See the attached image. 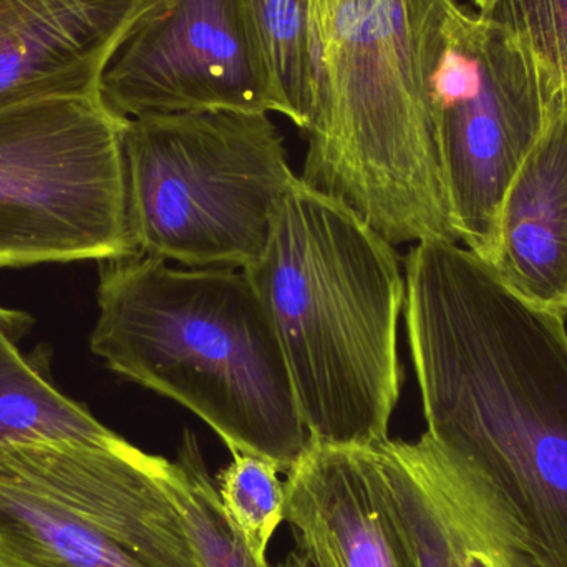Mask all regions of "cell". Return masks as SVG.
Masks as SVG:
<instances>
[{"instance_id":"277c9868","label":"cell","mask_w":567,"mask_h":567,"mask_svg":"<svg viewBox=\"0 0 567 567\" xmlns=\"http://www.w3.org/2000/svg\"><path fill=\"white\" fill-rule=\"evenodd\" d=\"M92 352L208 423L229 452L289 472L310 443L268 309L235 269L103 261Z\"/></svg>"},{"instance_id":"3957f363","label":"cell","mask_w":567,"mask_h":567,"mask_svg":"<svg viewBox=\"0 0 567 567\" xmlns=\"http://www.w3.org/2000/svg\"><path fill=\"white\" fill-rule=\"evenodd\" d=\"M243 271L278 333L310 442L390 439L403 379L396 329L406 300L393 245L297 178L268 248Z\"/></svg>"},{"instance_id":"7a4b0ae2","label":"cell","mask_w":567,"mask_h":567,"mask_svg":"<svg viewBox=\"0 0 567 567\" xmlns=\"http://www.w3.org/2000/svg\"><path fill=\"white\" fill-rule=\"evenodd\" d=\"M456 3L313 0L319 96L299 179L393 246L460 243L435 109Z\"/></svg>"},{"instance_id":"ffe728a7","label":"cell","mask_w":567,"mask_h":567,"mask_svg":"<svg viewBox=\"0 0 567 567\" xmlns=\"http://www.w3.org/2000/svg\"><path fill=\"white\" fill-rule=\"evenodd\" d=\"M0 567H2V566H0Z\"/></svg>"},{"instance_id":"6da1fadb","label":"cell","mask_w":567,"mask_h":567,"mask_svg":"<svg viewBox=\"0 0 567 567\" xmlns=\"http://www.w3.org/2000/svg\"><path fill=\"white\" fill-rule=\"evenodd\" d=\"M405 284L426 433L505 499L545 567H567L565 317L458 243L416 246Z\"/></svg>"},{"instance_id":"d6986e66","label":"cell","mask_w":567,"mask_h":567,"mask_svg":"<svg viewBox=\"0 0 567 567\" xmlns=\"http://www.w3.org/2000/svg\"><path fill=\"white\" fill-rule=\"evenodd\" d=\"M278 567H309L306 559L299 551H290L284 561L279 563Z\"/></svg>"},{"instance_id":"e0dca14e","label":"cell","mask_w":567,"mask_h":567,"mask_svg":"<svg viewBox=\"0 0 567 567\" xmlns=\"http://www.w3.org/2000/svg\"><path fill=\"white\" fill-rule=\"evenodd\" d=\"M231 455L216 485L223 509L249 555L259 566L268 567L269 543L284 522L286 483L275 463L249 453Z\"/></svg>"},{"instance_id":"4fadbf2b","label":"cell","mask_w":567,"mask_h":567,"mask_svg":"<svg viewBox=\"0 0 567 567\" xmlns=\"http://www.w3.org/2000/svg\"><path fill=\"white\" fill-rule=\"evenodd\" d=\"M523 299L567 319V95L506 188L485 259Z\"/></svg>"},{"instance_id":"ac0fdd59","label":"cell","mask_w":567,"mask_h":567,"mask_svg":"<svg viewBox=\"0 0 567 567\" xmlns=\"http://www.w3.org/2000/svg\"><path fill=\"white\" fill-rule=\"evenodd\" d=\"M476 12L512 32L567 95V0H472Z\"/></svg>"},{"instance_id":"2e32d148","label":"cell","mask_w":567,"mask_h":567,"mask_svg":"<svg viewBox=\"0 0 567 567\" xmlns=\"http://www.w3.org/2000/svg\"><path fill=\"white\" fill-rule=\"evenodd\" d=\"M165 486L205 567H262L233 532L218 486L192 433H185L175 462H168Z\"/></svg>"},{"instance_id":"52a82bcc","label":"cell","mask_w":567,"mask_h":567,"mask_svg":"<svg viewBox=\"0 0 567 567\" xmlns=\"http://www.w3.org/2000/svg\"><path fill=\"white\" fill-rule=\"evenodd\" d=\"M102 93L0 109V268L142 255L123 132Z\"/></svg>"},{"instance_id":"5b68a950","label":"cell","mask_w":567,"mask_h":567,"mask_svg":"<svg viewBox=\"0 0 567 567\" xmlns=\"http://www.w3.org/2000/svg\"><path fill=\"white\" fill-rule=\"evenodd\" d=\"M123 146L142 255L193 269H246L261 258L297 182L268 113L126 120Z\"/></svg>"},{"instance_id":"9c48e42d","label":"cell","mask_w":567,"mask_h":567,"mask_svg":"<svg viewBox=\"0 0 567 567\" xmlns=\"http://www.w3.org/2000/svg\"><path fill=\"white\" fill-rule=\"evenodd\" d=\"M125 120L281 113L245 0H150L100 80Z\"/></svg>"},{"instance_id":"5bb4252c","label":"cell","mask_w":567,"mask_h":567,"mask_svg":"<svg viewBox=\"0 0 567 567\" xmlns=\"http://www.w3.org/2000/svg\"><path fill=\"white\" fill-rule=\"evenodd\" d=\"M25 317L0 309V446L30 440L106 442V429L86 406L56 389L39 359L20 352Z\"/></svg>"},{"instance_id":"30bf717a","label":"cell","mask_w":567,"mask_h":567,"mask_svg":"<svg viewBox=\"0 0 567 567\" xmlns=\"http://www.w3.org/2000/svg\"><path fill=\"white\" fill-rule=\"evenodd\" d=\"M284 522L309 567H420L379 443L310 442L287 472Z\"/></svg>"},{"instance_id":"8fae6325","label":"cell","mask_w":567,"mask_h":567,"mask_svg":"<svg viewBox=\"0 0 567 567\" xmlns=\"http://www.w3.org/2000/svg\"><path fill=\"white\" fill-rule=\"evenodd\" d=\"M379 446L420 567H545L505 499L429 433Z\"/></svg>"},{"instance_id":"7c38bea8","label":"cell","mask_w":567,"mask_h":567,"mask_svg":"<svg viewBox=\"0 0 567 567\" xmlns=\"http://www.w3.org/2000/svg\"><path fill=\"white\" fill-rule=\"evenodd\" d=\"M150 0H0V109L100 93L113 53Z\"/></svg>"},{"instance_id":"8992f818","label":"cell","mask_w":567,"mask_h":567,"mask_svg":"<svg viewBox=\"0 0 567 567\" xmlns=\"http://www.w3.org/2000/svg\"><path fill=\"white\" fill-rule=\"evenodd\" d=\"M168 462L120 435L0 446V566L205 567Z\"/></svg>"},{"instance_id":"9a60e30c","label":"cell","mask_w":567,"mask_h":567,"mask_svg":"<svg viewBox=\"0 0 567 567\" xmlns=\"http://www.w3.org/2000/svg\"><path fill=\"white\" fill-rule=\"evenodd\" d=\"M245 6L281 115L307 133L319 96L313 0H245Z\"/></svg>"},{"instance_id":"ba28073f","label":"cell","mask_w":567,"mask_h":567,"mask_svg":"<svg viewBox=\"0 0 567 567\" xmlns=\"http://www.w3.org/2000/svg\"><path fill=\"white\" fill-rule=\"evenodd\" d=\"M558 90L505 27L456 3L435 72L440 155L458 241L485 261L506 188Z\"/></svg>"}]
</instances>
